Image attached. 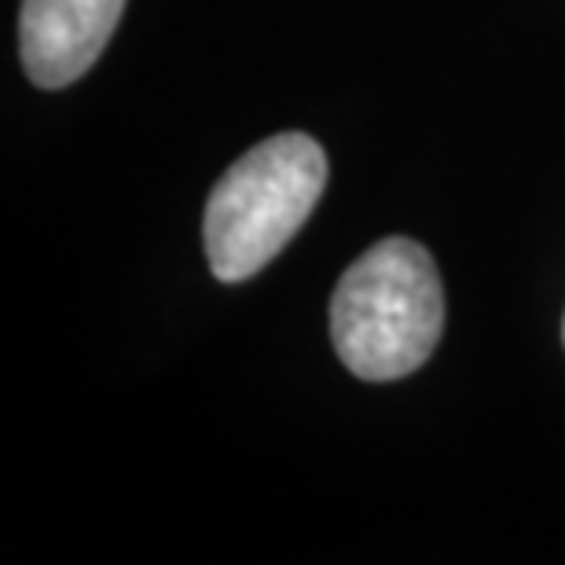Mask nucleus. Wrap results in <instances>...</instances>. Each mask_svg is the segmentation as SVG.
Returning <instances> with one entry per match:
<instances>
[{"mask_svg": "<svg viewBox=\"0 0 565 565\" xmlns=\"http://www.w3.org/2000/svg\"><path fill=\"white\" fill-rule=\"evenodd\" d=\"M445 331V290L434 257L415 239H382L338 279L331 338L342 364L364 382L419 371Z\"/></svg>", "mask_w": 565, "mask_h": 565, "instance_id": "f257e3e1", "label": "nucleus"}, {"mask_svg": "<svg viewBox=\"0 0 565 565\" xmlns=\"http://www.w3.org/2000/svg\"><path fill=\"white\" fill-rule=\"evenodd\" d=\"M126 0H22L19 49L38 88H66L93 71Z\"/></svg>", "mask_w": 565, "mask_h": 565, "instance_id": "7ed1b4c3", "label": "nucleus"}, {"mask_svg": "<svg viewBox=\"0 0 565 565\" xmlns=\"http://www.w3.org/2000/svg\"><path fill=\"white\" fill-rule=\"evenodd\" d=\"M562 334H565V327H562Z\"/></svg>", "mask_w": 565, "mask_h": 565, "instance_id": "20e7f679", "label": "nucleus"}, {"mask_svg": "<svg viewBox=\"0 0 565 565\" xmlns=\"http://www.w3.org/2000/svg\"><path fill=\"white\" fill-rule=\"evenodd\" d=\"M323 188L327 154L305 132H279L250 147L210 191L202 221L210 273L221 282L262 273L309 221Z\"/></svg>", "mask_w": 565, "mask_h": 565, "instance_id": "f03ea898", "label": "nucleus"}]
</instances>
